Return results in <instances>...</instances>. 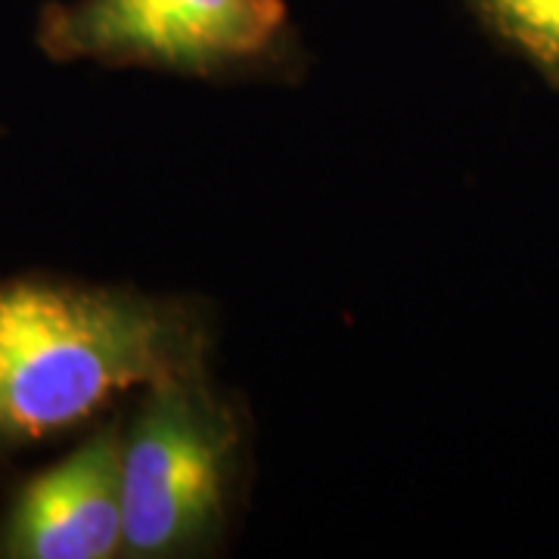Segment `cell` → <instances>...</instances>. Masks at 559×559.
I'll return each instance as SVG.
<instances>
[{
	"instance_id": "cell-1",
	"label": "cell",
	"mask_w": 559,
	"mask_h": 559,
	"mask_svg": "<svg viewBox=\"0 0 559 559\" xmlns=\"http://www.w3.org/2000/svg\"><path fill=\"white\" fill-rule=\"evenodd\" d=\"M200 301L72 280H0V454L79 429L128 392L209 370Z\"/></svg>"
},
{
	"instance_id": "cell-5",
	"label": "cell",
	"mask_w": 559,
	"mask_h": 559,
	"mask_svg": "<svg viewBox=\"0 0 559 559\" xmlns=\"http://www.w3.org/2000/svg\"><path fill=\"white\" fill-rule=\"evenodd\" d=\"M481 28L559 91V0H466Z\"/></svg>"
},
{
	"instance_id": "cell-2",
	"label": "cell",
	"mask_w": 559,
	"mask_h": 559,
	"mask_svg": "<svg viewBox=\"0 0 559 559\" xmlns=\"http://www.w3.org/2000/svg\"><path fill=\"white\" fill-rule=\"evenodd\" d=\"M246 476V419L209 370L140 392L121 429V557L215 554Z\"/></svg>"
},
{
	"instance_id": "cell-3",
	"label": "cell",
	"mask_w": 559,
	"mask_h": 559,
	"mask_svg": "<svg viewBox=\"0 0 559 559\" xmlns=\"http://www.w3.org/2000/svg\"><path fill=\"white\" fill-rule=\"evenodd\" d=\"M38 47L183 79L286 75L301 60L286 0H60L40 10Z\"/></svg>"
},
{
	"instance_id": "cell-4",
	"label": "cell",
	"mask_w": 559,
	"mask_h": 559,
	"mask_svg": "<svg viewBox=\"0 0 559 559\" xmlns=\"http://www.w3.org/2000/svg\"><path fill=\"white\" fill-rule=\"evenodd\" d=\"M121 429L124 417L106 419L22 485L0 520V557H121Z\"/></svg>"
}]
</instances>
